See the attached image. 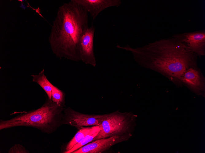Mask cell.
I'll list each match as a JSON object with an SVG mask.
<instances>
[{"label":"cell","instance_id":"cell-13","mask_svg":"<svg viewBox=\"0 0 205 153\" xmlns=\"http://www.w3.org/2000/svg\"><path fill=\"white\" fill-rule=\"evenodd\" d=\"M100 130L99 126H94L93 128L87 134L79 143L75 145L67 153H72L74 151L86 144L92 142L93 139L97 135Z\"/></svg>","mask_w":205,"mask_h":153},{"label":"cell","instance_id":"cell-9","mask_svg":"<svg viewBox=\"0 0 205 153\" xmlns=\"http://www.w3.org/2000/svg\"><path fill=\"white\" fill-rule=\"evenodd\" d=\"M181 81L196 94L204 95L205 78L198 67L188 69L181 77Z\"/></svg>","mask_w":205,"mask_h":153},{"label":"cell","instance_id":"cell-14","mask_svg":"<svg viewBox=\"0 0 205 153\" xmlns=\"http://www.w3.org/2000/svg\"><path fill=\"white\" fill-rule=\"evenodd\" d=\"M50 85L51 88L52 100L55 103L62 105H65L64 92L55 86L51 82Z\"/></svg>","mask_w":205,"mask_h":153},{"label":"cell","instance_id":"cell-12","mask_svg":"<svg viewBox=\"0 0 205 153\" xmlns=\"http://www.w3.org/2000/svg\"><path fill=\"white\" fill-rule=\"evenodd\" d=\"M32 81L38 84L44 90L48 98L52 100V91L50 82L44 74L43 69L37 75H32Z\"/></svg>","mask_w":205,"mask_h":153},{"label":"cell","instance_id":"cell-8","mask_svg":"<svg viewBox=\"0 0 205 153\" xmlns=\"http://www.w3.org/2000/svg\"><path fill=\"white\" fill-rule=\"evenodd\" d=\"M95 27L92 25L84 32L81 38L79 50L81 61L86 64L93 67L96 65L94 50Z\"/></svg>","mask_w":205,"mask_h":153},{"label":"cell","instance_id":"cell-3","mask_svg":"<svg viewBox=\"0 0 205 153\" xmlns=\"http://www.w3.org/2000/svg\"><path fill=\"white\" fill-rule=\"evenodd\" d=\"M65 105L55 103L48 97L39 108L21 112L9 119L0 120V130L17 126L33 127L48 134L55 131L61 122Z\"/></svg>","mask_w":205,"mask_h":153},{"label":"cell","instance_id":"cell-15","mask_svg":"<svg viewBox=\"0 0 205 153\" xmlns=\"http://www.w3.org/2000/svg\"><path fill=\"white\" fill-rule=\"evenodd\" d=\"M8 153H29V151L22 145L19 144L13 146L8 151Z\"/></svg>","mask_w":205,"mask_h":153},{"label":"cell","instance_id":"cell-5","mask_svg":"<svg viewBox=\"0 0 205 153\" xmlns=\"http://www.w3.org/2000/svg\"><path fill=\"white\" fill-rule=\"evenodd\" d=\"M104 115H88L77 112L70 107L63 111L61 123L74 126L78 129L81 127L99 126L106 117Z\"/></svg>","mask_w":205,"mask_h":153},{"label":"cell","instance_id":"cell-6","mask_svg":"<svg viewBox=\"0 0 205 153\" xmlns=\"http://www.w3.org/2000/svg\"><path fill=\"white\" fill-rule=\"evenodd\" d=\"M171 36L185 44L198 57L205 56V30L175 34Z\"/></svg>","mask_w":205,"mask_h":153},{"label":"cell","instance_id":"cell-11","mask_svg":"<svg viewBox=\"0 0 205 153\" xmlns=\"http://www.w3.org/2000/svg\"><path fill=\"white\" fill-rule=\"evenodd\" d=\"M94 126L90 127H82L78 131L72 139L62 149V153H67L75 144L80 142L84 137L93 128Z\"/></svg>","mask_w":205,"mask_h":153},{"label":"cell","instance_id":"cell-7","mask_svg":"<svg viewBox=\"0 0 205 153\" xmlns=\"http://www.w3.org/2000/svg\"><path fill=\"white\" fill-rule=\"evenodd\" d=\"M132 135L115 136L93 141L74 151L72 153H101L112 146L127 140Z\"/></svg>","mask_w":205,"mask_h":153},{"label":"cell","instance_id":"cell-10","mask_svg":"<svg viewBox=\"0 0 205 153\" xmlns=\"http://www.w3.org/2000/svg\"><path fill=\"white\" fill-rule=\"evenodd\" d=\"M81 6L89 13L94 20L99 13L105 9L113 6H119L120 0H71Z\"/></svg>","mask_w":205,"mask_h":153},{"label":"cell","instance_id":"cell-1","mask_svg":"<svg viewBox=\"0 0 205 153\" xmlns=\"http://www.w3.org/2000/svg\"><path fill=\"white\" fill-rule=\"evenodd\" d=\"M118 48L130 51L140 66L166 77L176 85L182 84L181 78L190 67L198 68V56L176 38L171 36L133 48L127 45Z\"/></svg>","mask_w":205,"mask_h":153},{"label":"cell","instance_id":"cell-2","mask_svg":"<svg viewBox=\"0 0 205 153\" xmlns=\"http://www.w3.org/2000/svg\"><path fill=\"white\" fill-rule=\"evenodd\" d=\"M89 27L88 12L81 6L71 0L60 6L48 37L53 53L60 59L81 61L80 41Z\"/></svg>","mask_w":205,"mask_h":153},{"label":"cell","instance_id":"cell-4","mask_svg":"<svg viewBox=\"0 0 205 153\" xmlns=\"http://www.w3.org/2000/svg\"><path fill=\"white\" fill-rule=\"evenodd\" d=\"M137 117L131 112H122L118 111L106 114L98 126L100 130L92 141L115 136L132 135Z\"/></svg>","mask_w":205,"mask_h":153}]
</instances>
